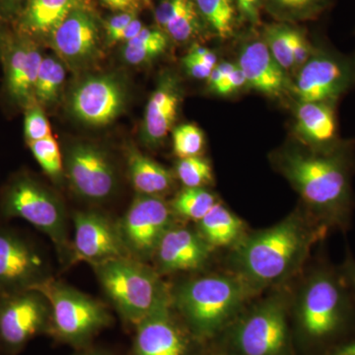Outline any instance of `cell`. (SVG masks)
I'll return each mask as SVG.
<instances>
[{
  "instance_id": "obj_1",
  "label": "cell",
  "mask_w": 355,
  "mask_h": 355,
  "mask_svg": "<svg viewBox=\"0 0 355 355\" xmlns=\"http://www.w3.org/2000/svg\"><path fill=\"white\" fill-rule=\"evenodd\" d=\"M270 161L301 198V207L329 231H347L355 207V140L315 153L289 142L270 153Z\"/></svg>"
},
{
  "instance_id": "obj_2",
  "label": "cell",
  "mask_w": 355,
  "mask_h": 355,
  "mask_svg": "<svg viewBox=\"0 0 355 355\" xmlns=\"http://www.w3.org/2000/svg\"><path fill=\"white\" fill-rule=\"evenodd\" d=\"M328 232L300 205L270 227L248 231L230 249L228 272L258 294L286 286L304 268L313 247Z\"/></svg>"
},
{
  "instance_id": "obj_3",
  "label": "cell",
  "mask_w": 355,
  "mask_h": 355,
  "mask_svg": "<svg viewBox=\"0 0 355 355\" xmlns=\"http://www.w3.org/2000/svg\"><path fill=\"white\" fill-rule=\"evenodd\" d=\"M291 319L306 350L327 355L349 343L355 329V298L338 268L320 261L291 291Z\"/></svg>"
},
{
  "instance_id": "obj_4",
  "label": "cell",
  "mask_w": 355,
  "mask_h": 355,
  "mask_svg": "<svg viewBox=\"0 0 355 355\" xmlns=\"http://www.w3.org/2000/svg\"><path fill=\"white\" fill-rule=\"evenodd\" d=\"M258 295L228 270L186 280L172 289L173 307L202 340L223 333Z\"/></svg>"
},
{
  "instance_id": "obj_5",
  "label": "cell",
  "mask_w": 355,
  "mask_h": 355,
  "mask_svg": "<svg viewBox=\"0 0 355 355\" xmlns=\"http://www.w3.org/2000/svg\"><path fill=\"white\" fill-rule=\"evenodd\" d=\"M291 303L287 284L250 303L223 331L227 355H296L289 324Z\"/></svg>"
},
{
  "instance_id": "obj_6",
  "label": "cell",
  "mask_w": 355,
  "mask_h": 355,
  "mask_svg": "<svg viewBox=\"0 0 355 355\" xmlns=\"http://www.w3.org/2000/svg\"><path fill=\"white\" fill-rule=\"evenodd\" d=\"M103 291L128 321L139 323L156 311L172 306V289L155 268L133 257L93 265Z\"/></svg>"
},
{
  "instance_id": "obj_7",
  "label": "cell",
  "mask_w": 355,
  "mask_h": 355,
  "mask_svg": "<svg viewBox=\"0 0 355 355\" xmlns=\"http://www.w3.org/2000/svg\"><path fill=\"white\" fill-rule=\"evenodd\" d=\"M6 218H22L51 238L60 251L69 248L64 203L44 184L28 174L14 176L0 195Z\"/></svg>"
},
{
  "instance_id": "obj_8",
  "label": "cell",
  "mask_w": 355,
  "mask_h": 355,
  "mask_svg": "<svg viewBox=\"0 0 355 355\" xmlns=\"http://www.w3.org/2000/svg\"><path fill=\"white\" fill-rule=\"evenodd\" d=\"M30 289L41 292L48 299L51 326L67 342H86L111 321L108 310L100 301L51 277Z\"/></svg>"
},
{
  "instance_id": "obj_9",
  "label": "cell",
  "mask_w": 355,
  "mask_h": 355,
  "mask_svg": "<svg viewBox=\"0 0 355 355\" xmlns=\"http://www.w3.org/2000/svg\"><path fill=\"white\" fill-rule=\"evenodd\" d=\"M354 87L355 53L316 46L292 80L291 96L295 101L338 103Z\"/></svg>"
},
{
  "instance_id": "obj_10",
  "label": "cell",
  "mask_w": 355,
  "mask_h": 355,
  "mask_svg": "<svg viewBox=\"0 0 355 355\" xmlns=\"http://www.w3.org/2000/svg\"><path fill=\"white\" fill-rule=\"evenodd\" d=\"M48 42L57 57L73 71L85 70L101 58L99 21L83 0L65 16Z\"/></svg>"
},
{
  "instance_id": "obj_11",
  "label": "cell",
  "mask_w": 355,
  "mask_h": 355,
  "mask_svg": "<svg viewBox=\"0 0 355 355\" xmlns=\"http://www.w3.org/2000/svg\"><path fill=\"white\" fill-rule=\"evenodd\" d=\"M169 203L161 197L137 195L118 224L121 239L133 258L153 259L161 238L173 225Z\"/></svg>"
},
{
  "instance_id": "obj_12",
  "label": "cell",
  "mask_w": 355,
  "mask_h": 355,
  "mask_svg": "<svg viewBox=\"0 0 355 355\" xmlns=\"http://www.w3.org/2000/svg\"><path fill=\"white\" fill-rule=\"evenodd\" d=\"M64 165L72 190L84 200L105 202L116 191V169L100 147L87 142L73 144L67 150Z\"/></svg>"
},
{
  "instance_id": "obj_13",
  "label": "cell",
  "mask_w": 355,
  "mask_h": 355,
  "mask_svg": "<svg viewBox=\"0 0 355 355\" xmlns=\"http://www.w3.org/2000/svg\"><path fill=\"white\" fill-rule=\"evenodd\" d=\"M51 321L48 299L35 289L0 293V342L19 349Z\"/></svg>"
},
{
  "instance_id": "obj_14",
  "label": "cell",
  "mask_w": 355,
  "mask_h": 355,
  "mask_svg": "<svg viewBox=\"0 0 355 355\" xmlns=\"http://www.w3.org/2000/svg\"><path fill=\"white\" fill-rule=\"evenodd\" d=\"M48 261L28 238L0 228V293L32 288L49 279Z\"/></svg>"
},
{
  "instance_id": "obj_15",
  "label": "cell",
  "mask_w": 355,
  "mask_h": 355,
  "mask_svg": "<svg viewBox=\"0 0 355 355\" xmlns=\"http://www.w3.org/2000/svg\"><path fill=\"white\" fill-rule=\"evenodd\" d=\"M127 91L114 74L86 77L69 98V109L74 118L91 127H106L125 109Z\"/></svg>"
},
{
  "instance_id": "obj_16",
  "label": "cell",
  "mask_w": 355,
  "mask_h": 355,
  "mask_svg": "<svg viewBox=\"0 0 355 355\" xmlns=\"http://www.w3.org/2000/svg\"><path fill=\"white\" fill-rule=\"evenodd\" d=\"M43 58L38 41L17 31L11 33L2 51L7 95L24 110L36 102L35 86Z\"/></svg>"
},
{
  "instance_id": "obj_17",
  "label": "cell",
  "mask_w": 355,
  "mask_h": 355,
  "mask_svg": "<svg viewBox=\"0 0 355 355\" xmlns=\"http://www.w3.org/2000/svg\"><path fill=\"white\" fill-rule=\"evenodd\" d=\"M74 237L72 252L76 260L91 265L114 259L132 257L121 239L118 225L104 214L78 211L73 216Z\"/></svg>"
},
{
  "instance_id": "obj_18",
  "label": "cell",
  "mask_w": 355,
  "mask_h": 355,
  "mask_svg": "<svg viewBox=\"0 0 355 355\" xmlns=\"http://www.w3.org/2000/svg\"><path fill=\"white\" fill-rule=\"evenodd\" d=\"M183 96V85L178 74L171 70L160 74L144 112L140 132L144 146L157 148L164 142L176 123Z\"/></svg>"
},
{
  "instance_id": "obj_19",
  "label": "cell",
  "mask_w": 355,
  "mask_h": 355,
  "mask_svg": "<svg viewBox=\"0 0 355 355\" xmlns=\"http://www.w3.org/2000/svg\"><path fill=\"white\" fill-rule=\"evenodd\" d=\"M236 64L244 73L248 88L272 99L291 95V76L277 64L261 37L243 42Z\"/></svg>"
},
{
  "instance_id": "obj_20",
  "label": "cell",
  "mask_w": 355,
  "mask_h": 355,
  "mask_svg": "<svg viewBox=\"0 0 355 355\" xmlns=\"http://www.w3.org/2000/svg\"><path fill=\"white\" fill-rule=\"evenodd\" d=\"M212 251L198 230L173 224L161 238L153 259L160 275L197 272L207 265Z\"/></svg>"
},
{
  "instance_id": "obj_21",
  "label": "cell",
  "mask_w": 355,
  "mask_h": 355,
  "mask_svg": "<svg viewBox=\"0 0 355 355\" xmlns=\"http://www.w3.org/2000/svg\"><path fill=\"white\" fill-rule=\"evenodd\" d=\"M338 103L295 101L293 135L301 146L315 153H327L342 142Z\"/></svg>"
},
{
  "instance_id": "obj_22",
  "label": "cell",
  "mask_w": 355,
  "mask_h": 355,
  "mask_svg": "<svg viewBox=\"0 0 355 355\" xmlns=\"http://www.w3.org/2000/svg\"><path fill=\"white\" fill-rule=\"evenodd\" d=\"M173 305L137 324L135 355H189L190 340L173 314Z\"/></svg>"
},
{
  "instance_id": "obj_23",
  "label": "cell",
  "mask_w": 355,
  "mask_h": 355,
  "mask_svg": "<svg viewBox=\"0 0 355 355\" xmlns=\"http://www.w3.org/2000/svg\"><path fill=\"white\" fill-rule=\"evenodd\" d=\"M154 17L159 29L179 44H195L207 32L193 0H159Z\"/></svg>"
},
{
  "instance_id": "obj_24",
  "label": "cell",
  "mask_w": 355,
  "mask_h": 355,
  "mask_svg": "<svg viewBox=\"0 0 355 355\" xmlns=\"http://www.w3.org/2000/svg\"><path fill=\"white\" fill-rule=\"evenodd\" d=\"M83 0H28L15 21L16 31L37 40L49 39L65 16Z\"/></svg>"
},
{
  "instance_id": "obj_25",
  "label": "cell",
  "mask_w": 355,
  "mask_h": 355,
  "mask_svg": "<svg viewBox=\"0 0 355 355\" xmlns=\"http://www.w3.org/2000/svg\"><path fill=\"white\" fill-rule=\"evenodd\" d=\"M128 169L130 182L139 195L161 197L169 193L174 184L173 173L135 147L128 150Z\"/></svg>"
},
{
  "instance_id": "obj_26",
  "label": "cell",
  "mask_w": 355,
  "mask_h": 355,
  "mask_svg": "<svg viewBox=\"0 0 355 355\" xmlns=\"http://www.w3.org/2000/svg\"><path fill=\"white\" fill-rule=\"evenodd\" d=\"M197 230L212 250L231 249L248 232L245 222L220 202L198 222Z\"/></svg>"
},
{
  "instance_id": "obj_27",
  "label": "cell",
  "mask_w": 355,
  "mask_h": 355,
  "mask_svg": "<svg viewBox=\"0 0 355 355\" xmlns=\"http://www.w3.org/2000/svg\"><path fill=\"white\" fill-rule=\"evenodd\" d=\"M207 32L220 41L235 36L240 18L235 0H193Z\"/></svg>"
},
{
  "instance_id": "obj_28",
  "label": "cell",
  "mask_w": 355,
  "mask_h": 355,
  "mask_svg": "<svg viewBox=\"0 0 355 355\" xmlns=\"http://www.w3.org/2000/svg\"><path fill=\"white\" fill-rule=\"evenodd\" d=\"M171 40L158 27H146L137 37L123 43L121 58L125 64L139 67L164 55Z\"/></svg>"
},
{
  "instance_id": "obj_29",
  "label": "cell",
  "mask_w": 355,
  "mask_h": 355,
  "mask_svg": "<svg viewBox=\"0 0 355 355\" xmlns=\"http://www.w3.org/2000/svg\"><path fill=\"white\" fill-rule=\"evenodd\" d=\"M334 0H265L263 9L277 22H303L317 19L326 12Z\"/></svg>"
},
{
  "instance_id": "obj_30",
  "label": "cell",
  "mask_w": 355,
  "mask_h": 355,
  "mask_svg": "<svg viewBox=\"0 0 355 355\" xmlns=\"http://www.w3.org/2000/svg\"><path fill=\"white\" fill-rule=\"evenodd\" d=\"M65 81V65L55 55L44 57L40 65L35 100L42 107L55 105L60 98Z\"/></svg>"
},
{
  "instance_id": "obj_31",
  "label": "cell",
  "mask_w": 355,
  "mask_h": 355,
  "mask_svg": "<svg viewBox=\"0 0 355 355\" xmlns=\"http://www.w3.org/2000/svg\"><path fill=\"white\" fill-rule=\"evenodd\" d=\"M219 202L207 188H184L169 203L174 216L198 222Z\"/></svg>"
},
{
  "instance_id": "obj_32",
  "label": "cell",
  "mask_w": 355,
  "mask_h": 355,
  "mask_svg": "<svg viewBox=\"0 0 355 355\" xmlns=\"http://www.w3.org/2000/svg\"><path fill=\"white\" fill-rule=\"evenodd\" d=\"M294 28L292 24L277 22L266 26L261 36L273 58L289 76L293 72L292 40Z\"/></svg>"
},
{
  "instance_id": "obj_33",
  "label": "cell",
  "mask_w": 355,
  "mask_h": 355,
  "mask_svg": "<svg viewBox=\"0 0 355 355\" xmlns=\"http://www.w3.org/2000/svg\"><path fill=\"white\" fill-rule=\"evenodd\" d=\"M33 155L44 172L55 182H60L64 175V159L57 139L50 135L28 144Z\"/></svg>"
},
{
  "instance_id": "obj_34",
  "label": "cell",
  "mask_w": 355,
  "mask_h": 355,
  "mask_svg": "<svg viewBox=\"0 0 355 355\" xmlns=\"http://www.w3.org/2000/svg\"><path fill=\"white\" fill-rule=\"evenodd\" d=\"M175 175L184 188H207L214 181L211 165L202 155L179 159Z\"/></svg>"
},
{
  "instance_id": "obj_35",
  "label": "cell",
  "mask_w": 355,
  "mask_h": 355,
  "mask_svg": "<svg viewBox=\"0 0 355 355\" xmlns=\"http://www.w3.org/2000/svg\"><path fill=\"white\" fill-rule=\"evenodd\" d=\"M173 151L179 159L202 156L205 150V133L195 123H183L173 130Z\"/></svg>"
},
{
  "instance_id": "obj_36",
  "label": "cell",
  "mask_w": 355,
  "mask_h": 355,
  "mask_svg": "<svg viewBox=\"0 0 355 355\" xmlns=\"http://www.w3.org/2000/svg\"><path fill=\"white\" fill-rule=\"evenodd\" d=\"M24 132L27 144L53 135L43 107L37 102L25 109Z\"/></svg>"
},
{
  "instance_id": "obj_37",
  "label": "cell",
  "mask_w": 355,
  "mask_h": 355,
  "mask_svg": "<svg viewBox=\"0 0 355 355\" xmlns=\"http://www.w3.org/2000/svg\"><path fill=\"white\" fill-rule=\"evenodd\" d=\"M316 46L311 44L307 35L303 30L294 28L292 40V58H293V73H297L299 69L309 60L314 53Z\"/></svg>"
},
{
  "instance_id": "obj_38",
  "label": "cell",
  "mask_w": 355,
  "mask_h": 355,
  "mask_svg": "<svg viewBox=\"0 0 355 355\" xmlns=\"http://www.w3.org/2000/svg\"><path fill=\"white\" fill-rule=\"evenodd\" d=\"M245 88H248L246 78L242 70L236 64L235 69L212 91V94L228 97L230 95L237 94Z\"/></svg>"
},
{
  "instance_id": "obj_39",
  "label": "cell",
  "mask_w": 355,
  "mask_h": 355,
  "mask_svg": "<svg viewBox=\"0 0 355 355\" xmlns=\"http://www.w3.org/2000/svg\"><path fill=\"white\" fill-rule=\"evenodd\" d=\"M235 3L240 22L248 23L252 26L259 25L265 0H235Z\"/></svg>"
},
{
  "instance_id": "obj_40",
  "label": "cell",
  "mask_w": 355,
  "mask_h": 355,
  "mask_svg": "<svg viewBox=\"0 0 355 355\" xmlns=\"http://www.w3.org/2000/svg\"><path fill=\"white\" fill-rule=\"evenodd\" d=\"M137 15L139 13L137 12H118L105 20L103 28L106 35V42L121 30L125 29L133 19L137 17Z\"/></svg>"
},
{
  "instance_id": "obj_41",
  "label": "cell",
  "mask_w": 355,
  "mask_h": 355,
  "mask_svg": "<svg viewBox=\"0 0 355 355\" xmlns=\"http://www.w3.org/2000/svg\"><path fill=\"white\" fill-rule=\"evenodd\" d=\"M182 64L186 73L191 78L198 79V80H207L210 72L214 69L209 65L205 64L202 60L191 57L188 53L182 58Z\"/></svg>"
},
{
  "instance_id": "obj_42",
  "label": "cell",
  "mask_w": 355,
  "mask_h": 355,
  "mask_svg": "<svg viewBox=\"0 0 355 355\" xmlns=\"http://www.w3.org/2000/svg\"><path fill=\"white\" fill-rule=\"evenodd\" d=\"M235 67L234 62H226V60L218 62V64L210 72L209 78L207 79V88L210 92L212 93V91L232 72Z\"/></svg>"
},
{
  "instance_id": "obj_43",
  "label": "cell",
  "mask_w": 355,
  "mask_h": 355,
  "mask_svg": "<svg viewBox=\"0 0 355 355\" xmlns=\"http://www.w3.org/2000/svg\"><path fill=\"white\" fill-rule=\"evenodd\" d=\"M28 0H0V18L16 21L22 13Z\"/></svg>"
},
{
  "instance_id": "obj_44",
  "label": "cell",
  "mask_w": 355,
  "mask_h": 355,
  "mask_svg": "<svg viewBox=\"0 0 355 355\" xmlns=\"http://www.w3.org/2000/svg\"><path fill=\"white\" fill-rule=\"evenodd\" d=\"M144 28V23L139 19V17H137L125 29L121 30L118 34L114 35V37L108 40L107 44L108 46H113V44L116 43H127V42L137 37Z\"/></svg>"
},
{
  "instance_id": "obj_45",
  "label": "cell",
  "mask_w": 355,
  "mask_h": 355,
  "mask_svg": "<svg viewBox=\"0 0 355 355\" xmlns=\"http://www.w3.org/2000/svg\"><path fill=\"white\" fill-rule=\"evenodd\" d=\"M101 2L116 12L139 13L144 0H101Z\"/></svg>"
},
{
  "instance_id": "obj_46",
  "label": "cell",
  "mask_w": 355,
  "mask_h": 355,
  "mask_svg": "<svg viewBox=\"0 0 355 355\" xmlns=\"http://www.w3.org/2000/svg\"><path fill=\"white\" fill-rule=\"evenodd\" d=\"M340 273H342L343 279L345 284H347L352 295L355 298V260L354 256L347 252V257H345V261L343 265L338 268Z\"/></svg>"
},
{
  "instance_id": "obj_47",
  "label": "cell",
  "mask_w": 355,
  "mask_h": 355,
  "mask_svg": "<svg viewBox=\"0 0 355 355\" xmlns=\"http://www.w3.org/2000/svg\"><path fill=\"white\" fill-rule=\"evenodd\" d=\"M327 355H355V340L336 347Z\"/></svg>"
},
{
  "instance_id": "obj_48",
  "label": "cell",
  "mask_w": 355,
  "mask_h": 355,
  "mask_svg": "<svg viewBox=\"0 0 355 355\" xmlns=\"http://www.w3.org/2000/svg\"><path fill=\"white\" fill-rule=\"evenodd\" d=\"M11 33L6 29V21L0 18V58H1L2 51L6 46L7 40L10 36Z\"/></svg>"
},
{
  "instance_id": "obj_49",
  "label": "cell",
  "mask_w": 355,
  "mask_h": 355,
  "mask_svg": "<svg viewBox=\"0 0 355 355\" xmlns=\"http://www.w3.org/2000/svg\"><path fill=\"white\" fill-rule=\"evenodd\" d=\"M83 355H99V354H83Z\"/></svg>"
},
{
  "instance_id": "obj_50",
  "label": "cell",
  "mask_w": 355,
  "mask_h": 355,
  "mask_svg": "<svg viewBox=\"0 0 355 355\" xmlns=\"http://www.w3.org/2000/svg\"><path fill=\"white\" fill-rule=\"evenodd\" d=\"M144 1H146V0H144Z\"/></svg>"
},
{
  "instance_id": "obj_51",
  "label": "cell",
  "mask_w": 355,
  "mask_h": 355,
  "mask_svg": "<svg viewBox=\"0 0 355 355\" xmlns=\"http://www.w3.org/2000/svg\"><path fill=\"white\" fill-rule=\"evenodd\" d=\"M225 355H227V354H225Z\"/></svg>"
}]
</instances>
